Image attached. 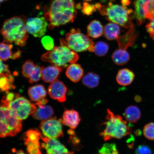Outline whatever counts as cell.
<instances>
[{
	"mask_svg": "<svg viewBox=\"0 0 154 154\" xmlns=\"http://www.w3.org/2000/svg\"><path fill=\"white\" fill-rule=\"evenodd\" d=\"M32 61L30 60H27L23 65L22 67V74L25 78L29 79V78L36 67Z\"/></svg>",
	"mask_w": 154,
	"mask_h": 154,
	"instance_id": "4dcf8cb0",
	"label": "cell"
},
{
	"mask_svg": "<svg viewBox=\"0 0 154 154\" xmlns=\"http://www.w3.org/2000/svg\"><path fill=\"white\" fill-rule=\"evenodd\" d=\"M62 120L51 117L42 121L40 130L44 136L50 139H57L63 136Z\"/></svg>",
	"mask_w": 154,
	"mask_h": 154,
	"instance_id": "9c48e42d",
	"label": "cell"
},
{
	"mask_svg": "<svg viewBox=\"0 0 154 154\" xmlns=\"http://www.w3.org/2000/svg\"><path fill=\"white\" fill-rule=\"evenodd\" d=\"M22 52L19 50L14 52L11 44L0 43V59L3 61L10 59H16L20 57Z\"/></svg>",
	"mask_w": 154,
	"mask_h": 154,
	"instance_id": "e0dca14e",
	"label": "cell"
},
{
	"mask_svg": "<svg viewBox=\"0 0 154 154\" xmlns=\"http://www.w3.org/2000/svg\"><path fill=\"white\" fill-rule=\"evenodd\" d=\"M41 59L44 62L51 63L63 69L76 63L79 59V56L67 46L61 45L44 54Z\"/></svg>",
	"mask_w": 154,
	"mask_h": 154,
	"instance_id": "8992f818",
	"label": "cell"
},
{
	"mask_svg": "<svg viewBox=\"0 0 154 154\" xmlns=\"http://www.w3.org/2000/svg\"><path fill=\"white\" fill-rule=\"evenodd\" d=\"M60 44L67 46L75 52H94V44L88 35L82 33L79 29H72L60 40Z\"/></svg>",
	"mask_w": 154,
	"mask_h": 154,
	"instance_id": "ba28073f",
	"label": "cell"
},
{
	"mask_svg": "<svg viewBox=\"0 0 154 154\" xmlns=\"http://www.w3.org/2000/svg\"><path fill=\"white\" fill-rule=\"evenodd\" d=\"M42 80L45 83L53 82L56 80L63 70V68L51 65L42 67Z\"/></svg>",
	"mask_w": 154,
	"mask_h": 154,
	"instance_id": "2e32d148",
	"label": "cell"
},
{
	"mask_svg": "<svg viewBox=\"0 0 154 154\" xmlns=\"http://www.w3.org/2000/svg\"><path fill=\"white\" fill-rule=\"evenodd\" d=\"M141 131H138V130H137L135 132V134L137 136L140 135V134H141Z\"/></svg>",
	"mask_w": 154,
	"mask_h": 154,
	"instance_id": "ee69618b",
	"label": "cell"
},
{
	"mask_svg": "<svg viewBox=\"0 0 154 154\" xmlns=\"http://www.w3.org/2000/svg\"><path fill=\"white\" fill-rule=\"evenodd\" d=\"M124 116L127 121L131 124H134L140 120L141 112L137 106L130 105L125 109Z\"/></svg>",
	"mask_w": 154,
	"mask_h": 154,
	"instance_id": "603a6c76",
	"label": "cell"
},
{
	"mask_svg": "<svg viewBox=\"0 0 154 154\" xmlns=\"http://www.w3.org/2000/svg\"><path fill=\"white\" fill-rule=\"evenodd\" d=\"M112 59L115 64L122 66L128 62L130 59V55L126 50L119 48L113 53Z\"/></svg>",
	"mask_w": 154,
	"mask_h": 154,
	"instance_id": "4316f807",
	"label": "cell"
},
{
	"mask_svg": "<svg viewBox=\"0 0 154 154\" xmlns=\"http://www.w3.org/2000/svg\"><path fill=\"white\" fill-rule=\"evenodd\" d=\"M14 77L11 73H3L0 74V90L3 92L9 91L15 89Z\"/></svg>",
	"mask_w": 154,
	"mask_h": 154,
	"instance_id": "484cf974",
	"label": "cell"
},
{
	"mask_svg": "<svg viewBox=\"0 0 154 154\" xmlns=\"http://www.w3.org/2000/svg\"><path fill=\"white\" fill-rule=\"evenodd\" d=\"M43 143L42 147L45 149L47 154H74V152L70 151L66 147L56 139H50L42 137Z\"/></svg>",
	"mask_w": 154,
	"mask_h": 154,
	"instance_id": "7c38bea8",
	"label": "cell"
},
{
	"mask_svg": "<svg viewBox=\"0 0 154 154\" xmlns=\"http://www.w3.org/2000/svg\"><path fill=\"white\" fill-rule=\"evenodd\" d=\"M120 26L113 23L105 25L103 28V33L105 37L109 40H117L120 36L121 29Z\"/></svg>",
	"mask_w": 154,
	"mask_h": 154,
	"instance_id": "cb8c5ba5",
	"label": "cell"
},
{
	"mask_svg": "<svg viewBox=\"0 0 154 154\" xmlns=\"http://www.w3.org/2000/svg\"><path fill=\"white\" fill-rule=\"evenodd\" d=\"M111 1H114V0H111Z\"/></svg>",
	"mask_w": 154,
	"mask_h": 154,
	"instance_id": "7dc6e473",
	"label": "cell"
},
{
	"mask_svg": "<svg viewBox=\"0 0 154 154\" xmlns=\"http://www.w3.org/2000/svg\"><path fill=\"white\" fill-rule=\"evenodd\" d=\"M149 21L150 22L146 24V28L150 37L154 40V16Z\"/></svg>",
	"mask_w": 154,
	"mask_h": 154,
	"instance_id": "8d00e7d4",
	"label": "cell"
},
{
	"mask_svg": "<svg viewBox=\"0 0 154 154\" xmlns=\"http://www.w3.org/2000/svg\"><path fill=\"white\" fill-rule=\"evenodd\" d=\"M109 48V45L107 43L104 42H98L94 44V52L98 56L103 57L106 54Z\"/></svg>",
	"mask_w": 154,
	"mask_h": 154,
	"instance_id": "f1b7e54d",
	"label": "cell"
},
{
	"mask_svg": "<svg viewBox=\"0 0 154 154\" xmlns=\"http://www.w3.org/2000/svg\"><path fill=\"white\" fill-rule=\"evenodd\" d=\"M5 93L1 103L7 106L21 120L32 115L37 109L35 105L20 94L9 91Z\"/></svg>",
	"mask_w": 154,
	"mask_h": 154,
	"instance_id": "5b68a950",
	"label": "cell"
},
{
	"mask_svg": "<svg viewBox=\"0 0 154 154\" xmlns=\"http://www.w3.org/2000/svg\"><path fill=\"white\" fill-rule=\"evenodd\" d=\"M135 154H152V153L149 146L142 145L137 148Z\"/></svg>",
	"mask_w": 154,
	"mask_h": 154,
	"instance_id": "d590c367",
	"label": "cell"
},
{
	"mask_svg": "<svg viewBox=\"0 0 154 154\" xmlns=\"http://www.w3.org/2000/svg\"><path fill=\"white\" fill-rule=\"evenodd\" d=\"M5 1V0H0V4H1V3L3 2L4 1Z\"/></svg>",
	"mask_w": 154,
	"mask_h": 154,
	"instance_id": "f6af8a7d",
	"label": "cell"
},
{
	"mask_svg": "<svg viewBox=\"0 0 154 154\" xmlns=\"http://www.w3.org/2000/svg\"><path fill=\"white\" fill-rule=\"evenodd\" d=\"M137 36L136 33L134 26L129 29L128 31L125 34L119 36L117 38L119 49L126 50L129 47L134 45Z\"/></svg>",
	"mask_w": 154,
	"mask_h": 154,
	"instance_id": "5bb4252c",
	"label": "cell"
},
{
	"mask_svg": "<svg viewBox=\"0 0 154 154\" xmlns=\"http://www.w3.org/2000/svg\"><path fill=\"white\" fill-rule=\"evenodd\" d=\"M42 137L37 129H30L25 133L23 140L28 154H42L39 140Z\"/></svg>",
	"mask_w": 154,
	"mask_h": 154,
	"instance_id": "8fae6325",
	"label": "cell"
},
{
	"mask_svg": "<svg viewBox=\"0 0 154 154\" xmlns=\"http://www.w3.org/2000/svg\"><path fill=\"white\" fill-rule=\"evenodd\" d=\"M42 43L44 47L48 51H51L54 47L53 38L49 36H45L42 38Z\"/></svg>",
	"mask_w": 154,
	"mask_h": 154,
	"instance_id": "e575fe53",
	"label": "cell"
},
{
	"mask_svg": "<svg viewBox=\"0 0 154 154\" xmlns=\"http://www.w3.org/2000/svg\"><path fill=\"white\" fill-rule=\"evenodd\" d=\"M9 154H26L22 150H17L15 149H12V152Z\"/></svg>",
	"mask_w": 154,
	"mask_h": 154,
	"instance_id": "ab89813d",
	"label": "cell"
},
{
	"mask_svg": "<svg viewBox=\"0 0 154 154\" xmlns=\"http://www.w3.org/2000/svg\"><path fill=\"white\" fill-rule=\"evenodd\" d=\"M38 107L32 115V116L36 120H45L51 118L54 114L52 107L49 105L38 106Z\"/></svg>",
	"mask_w": 154,
	"mask_h": 154,
	"instance_id": "7402d4cb",
	"label": "cell"
},
{
	"mask_svg": "<svg viewBox=\"0 0 154 154\" xmlns=\"http://www.w3.org/2000/svg\"><path fill=\"white\" fill-rule=\"evenodd\" d=\"M107 112L106 121L103 124L105 128L100 133L105 141L114 138L120 139L132 133V128L120 116L115 115L109 109H107Z\"/></svg>",
	"mask_w": 154,
	"mask_h": 154,
	"instance_id": "3957f363",
	"label": "cell"
},
{
	"mask_svg": "<svg viewBox=\"0 0 154 154\" xmlns=\"http://www.w3.org/2000/svg\"><path fill=\"white\" fill-rule=\"evenodd\" d=\"M134 73L128 69L124 68L119 71L116 77V81L121 86L130 85L134 81Z\"/></svg>",
	"mask_w": 154,
	"mask_h": 154,
	"instance_id": "ffe728a7",
	"label": "cell"
},
{
	"mask_svg": "<svg viewBox=\"0 0 154 154\" xmlns=\"http://www.w3.org/2000/svg\"><path fill=\"white\" fill-rule=\"evenodd\" d=\"M28 94L32 101L36 102L45 99L47 96V91L42 85H37L29 88Z\"/></svg>",
	"mask_w": 154,
	"mask_h": 154,
	"instance_id": "44dd1931",
	"label": "cell"
},
{
	"mask_svg": "<svg viewBox=\"0 0 154 154\" xmlns=\"http://www.w3.org/2000/svg\"><path fill=\"white\" fill-rule=\"evenodd\" d=\"M143 134L148 140H154V122L148 123L144 127Z\"/></svg>",
	"mask_w": 154,
	"mask_h": 154,
	"instance_id": "d6a6232c",
	"label": "cell"
},
{
	"mask_svg": "<svg viewBox=\"0 0 154 154\" xmlns=\"http://www.w3.org/2000/svg\"><path fill=\"white\" fill-rule=\"evenodd\" d=\"M48 102V100L45 98V99H42L41 100L36 103L35 105L37 106L45 105L46 104H47Z\"/></svg>",
	"mask_w": 154,
	"mask_h": 154,
	"instance_id": "f35d334b",
	"label": "cell"
},
{
	"mask_svg": "<svg viewBox=\"0 0 154 154\" xmlns=\"http://www.w3.org/2000/svg\"><path fill=\"white\" fill-rule=\"evenodd\" d=\"M97 154H119L116 144L115 143L104 144Z\"/></svg>",
	"mask_w": 154,
	"mask_h": 154,
	"instance_id": "1f68e13d",
	"label": "cell"
},
{
	"mask_svg": "<svg viewBox=\"0 0 154 154\" xmlns=\"http://www.w3.org/2000/svg\"><path fill=\"white\" fill-rule=\"evenodd\" d=\"M76 8L81 9L83 14L86 15H90L97 10L96 5L91 4L87 2L82 3V5L80 4H78L76 5Z\"/></svg>",
	"mask_w": 154,
	"mask_h": 154,
	"instance_id": "f546056e",
	"label": "cell"
},
{
	"mask_svg": "<svg viewBox=\"0 0 154 154\" xmlns=\"http://www.w3.org/2000/svg\"><path fill=\"white\" fill-rule=\"evenodd\" d=\"M121 2L122 5L126 7L130 4L131 1L130 0H121Z\"/></svg>",
	"mask_w": 154,
	"mask_h": 154,
	"instance_id": "60d3db41",
	"label": "cell"
},
{
	"mask_svg": "<svg viewBox=\"0 0 154 154\" xmlns=\"http://www.w3.org/2000/svg\"><path fill=\"white\" fill-rule=\"evenodd\" d=\"M67 91V88L65 84L58 79L51 82L48 88L50 97L60 103L66 101Z\"/></svg>",
	"mask_w": 154,
	"mask_h": 154,
	"instance_id": "4fadbf2b",
	"label": "cell"
},
{
	"mask_svg": "<svg viewBox=\"0 0 154 154\" xmlns=\"http://www.w3.org/2000/svg\"><path fill=\"white\" fill-rule=\"evenodd\" d=\"M42 67L38 65H36L33 72L29 78V82L30 84L37 82L42 78Z\"/></svg>",
	"mask_w": 154,
	"mask_h": 154,
	"instance_id": "836d02e7",
	"label": "cell"
},
{
	"mask_svg": "<svg viewBox=\"0 0 154 154\" xmlns=\"http://www.w3.org/2000/svg\"><path fill=\"white\" fill-rule=\"evenodd\" d=\"M152 0H135L134 16L138 26L143 23L145 20L144 8L146 6L151 4Z\"/></svg>",
	"mask_w": 154,
	"mask_h": 154,
	"instance_id": "d6986e66",
	"label": "cell"
},
{
	"mask_svg": "<svg viewBox=\"0 0 154 154\" xmlns=\"http://www.w3.org/2000/svg\"><path fill=\"white\" fill-rule=\"evenodd\" d=\"M135 101L137 103H140L142 101V98L139 95H136L134 97Z\"/></svg>",
	"mask_w": 154,
	"mask_h": 154,
	"instance_id": "b9f144b4",
	"label": "cell"
},
{
	"mask_svg": "<svg viewBox=\"0 0 154 154\" xmlns=\"http://www.w3.org/2000/svg\"><path fill=\"white\" fill-rule=\"evenodd\" d=\"M80 121L79 114L78 111L74 109H66L63 113L62 124L72 129H75Z\"/></svg>",
	"mask_w": 154,
	"mask_h": 154,
	"instance_id": "9a60e30c",
	"label": "cell"
},
{
	"mask_svg": "<svg viewBox=\"0 0 154 154\" xmlns=\"http://www.w3.org/2000/svg\"><path fill=\"white\" fill-rule=\"evenodd\" d=\"M97 9L100 13L111 23H114L126 29L134 26L132 22L131 14L133 11L126 6L109 3L102 5L97 3Z\"/></svg>",
	"mask_w": 154,
	"mask_h": 154,
	"instance_id": "277c9868",
	"label": "cell"
},
{
	"mask_svg": "<svg viewBox=\"0 0 154 154\" xmlns=\"http://www.w3.org/2000/svg\"><path fill=\"white\" fill-rule=\"evenodd\" d=\"M84 74V70L80 64L72 63L67 67L66 75L67 78L73 82H78L81 79Z\"/></svg>",
	"mask_w": 154,
	"mask_h": 154,
	"instance_id": "ac0fdd59",
	"label": "cell"
},
{
	"mask_svg": "<svg viewBox=\"0 0 154 154\" xmlns=\"http://www.w3.org/2000/svg\"><path fill=\"white\" fill-rule=\"evenodd\" d=\"M22 128V120L7 106L0 103V137L14 136Z\"/></svg>",
	"mask_w": 154,
	"mask_h": 154,
	"instance_id": "52a82bcc",
	"label": "cell"
},
{
	"mask_svg": "<svg viewBox=\"0 0 154 154\" xmlns=\"http://www.w3.org/2000/svg\"><path fill=\"white\" fill-rule=\"evenodd\" d=\"M82 82L84 85L90 88L96 87L100 82V77L93 72H88L83 77Z\"/></svg>",
	"mask_w": 154,
	"mask_h": 154,
	"instance_id": "83f0119b",
	"label": "cell"
},
{
	"mask_svg": "<svg viewBox=\"0 0 154 154\" xmlns=\"http://www.w3.org/2000/svg\"><path fill=\"white\" fill-rule=\"evenodd\" d=\"M48 26V21L44 17L30 18L26 21L27 30L35 37L43 36L47 31Z\"/></svg>",
	"mask_w": 154,
	"mask_h": 154,
	"instance_id": "30bf717a",
	"label": "cell"
},
{
	"mask_svg": "<svg viewBox=\"0 0 154 154\" xmlns=\"http://www.w3.org/2000/svg\"><path fill=\"white\" fill-rule=\"evenodd\" d=\"M11 73L8 65L5 64L0 59V74L3 73Z\"/></svg>",
	"mask_w": 154,
	"mask_h": 154,
	"instance_id": "74e56055",
	"label": "cell"
},
{
	"mask_svg": "<svg viewBox=\"0 0 154 154\" xmlns=\"http://www.w3.org/2000/svg\"><path fill=\"white\" fill-rule=\"evenodd\" d=\"M88 35L93 38H99L103 35V28L100 22L97 20L91 21L88 25L87 28Z\"/></svg>",
	"mask_w": 154,
	"mask_h": 154,
	"instance_id": "d4e9b609",
	"label": "cell"
},
{
	"mask_svg": "<svg viewBox=\"0 0 154 154\" xmlns=\"http://www.w3.org/2000/svg\"><path fill=\"white\" fill-rule=\"evenodd\" d=\"M83 1H86V2H89V1H93V0H83Z\"/></svg>",
	"mask_w": 154,
	"mask_h": 154,
	"instance_id": "bcb514c9",
	"label": "cell"
},
{
	"mask_svg": "<svg viewBox=\"0 0 154 154\" xmlns=\"http://www.w3.org/2000/svg\"><path fill=\"white\" fill-rule=\"evenodd\" d=\"M76 9L74 0H52L49 10L44 15L49 22L48 28L53 29L74 22Z\"/></svg>",
	"mask_w": 154,
	"mask_h": 154,
	"instance_id": "6da1fadb",
	"label": "cell"
},
{
	"mask_svg": "<svg viewBox=\"0 0 154 154\" xmlns=\"http://www.w3.org/2000/svg\"><path fill=\"white\" fill-rule=\"evenodd\" d=\"M26 21L24 16H15L6 20L1 30L4 42L21 47L26 45L28 36Z\"/></svg>",
	"mask_w": 154,
	"mask_h": 154,
	"instance_id": "7a4b0ae2",
	"label": "cell"
},
{
	"mask_svg": "<svg viewBox=\"0 0 154 154\" xmlns=\"http://www.w3.org/2000/svg\"><path fill=\"white\" fill-rule=\"evenodd\" d=\"M152 14L154 16V0H152L151 3Z\"/></svg>",
	"mask_w": 154,
	"mask_h": 154,
	"instance_id": "7bdbcfd3",
	"label": "cell"
}]
</instances>
